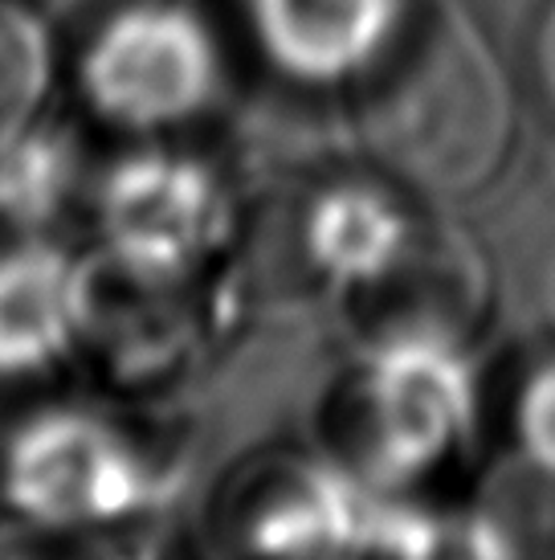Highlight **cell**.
<instances>
[{
	"mask_svg": "<svg viewBox=\"0 0 555 560\" xmlns=\"http://www.w3.org/2000/svg\"><path fill=\"white\" fill-rule=\"evenodd\" d=\"M523 438L543 467H555V364L543 369L523 397Z\"/></svg>",
	"mask_w": 555,
	"mask_h": 560,
	"instance_id": "8",
	"label": "cell"
},
{
	"mask_svg": "<svg viewBox=\"0 0 555 560\" xmlns=\"http://www.w3.org/2000/svg\"><path fill=\"white\" fill-rule=\"evenodd\" d=\"M371 160L421 197H470L515 152V86L462 0H421L397 16L355 94Z\"/></svg>",
	"mask_w": 555,
	"mask_h": 560,
	"instance_id": "1",
	"label": "cell"
},
{
	"mask_svg": "<svg viewBox=\"0 0 555 560\" xmlns=\"http://www.w3.org/2000/svg\"><path fill=\"white\" fill-rule=\"evenodd\" d=\"M527 58H531L535 94H540V103L552 110L555 119V0L543 4L535 25H531V49H527Z\"/></svg>",
	"mask_w": 555,
	"mask_h": 560,
	"instance_id": "9",
	"label": "cell"
},
{
	"mask_svg": "<svg viewBox=\"0 0 555 560\" xmlns=\"http://www.w3.org/2000/svg\"><path fill=\"white\" fill-rule=\"evenodd\" d=\"M213 46L168 0L143 4L86 37V91L110 119L131 127L176 124L213 91Z\"/></svg>",
	"mask_w": 555,
	"mask_h": 560,
	"instance_id": "3",
	"label": "cell"
},
{
	"mask_svg": "<svg viewBox=\"0 0 555 560\" xmlns=\"http://www.w3.org/2000/svg\"><path fill=\"white\" fill-rule=\"evenodd\" d=\"M143 4H155V0H37V16L49 30H62L86 42L91 33H98L119 16L135 13Z\"/></svg>",
	"mask_w": 555,
	"mask_h": 560,
	"instance_id": "7",
	"label": "cell"
},
{
	"mask_svg": "<svg viewBox=\"0 0 555 560\" xmlns=\"http://www.w3.org/2000/svg\"><path fill=\"white\" fill-rule=\"evenodd\" d=\"M392 0H262L278 54L298 70H340L371 58L397 16Z\"/></svg>",
	"mask_w": 555,
	"mask_h": 560,
	"instance_id": "4",
	"label": "cell"
},
{
	"mask_svg": "<svg viewBox=\"0 0 555 560\" xmlns=\"http://www.w3.org/2000/svg\"><path fill=\"white\" fill-rule=\"evenodd\" d=\"M49 258L0 262V373L37 369L66 327L62 270Z\"/></svg>",
	"mask_w": 555,
	"mask_h": 560,
	"instance_id": "5",
	"label": "cell"
},
{
	"mask_svg": "<svg viewBox=\"0 0 555 560\" xmlns=\"http://www.w3.org/2000/svg\"><path fill=\"white\" fill-rule=\"evenodd\" d=\"M401 230L352 275V312L368 336L392 348L462 340L491 303V275L465 230Z\"/></svg>",
	"mask_w": 555,
	"mask_h": 560,
	"instance_id": "2",
	"label": "cell"
},
{
	"mask_svg": "<svg viewBox=\"0 0 555 560\" xmlns=\"http://www.w3.org/2000/svg\"><path fill=\"white\" fill-rule=\"evenodd\" d=\"M49 25L0 0V156L16 148L49 91Z\"/></svg>",
	"mask_w": 555,
	"mask_h": 560,
	"instance_id": "6",
	"label": "cell"
}]
</instances>
